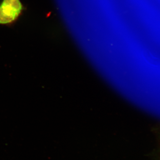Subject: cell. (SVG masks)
<instances>
[{"label":"cell","instance_id":"obj_1","mask_svg":"<svg viewBox=\"0 0 160 160\" xmlns=\"http://www.w3.org/2000/svg\"><path fill=\"white\" fill-rule=\"evenodd\" d=\"M24 9L20 0H2L0 3V25L12 24L18 18Z\"/></svg>","mask_w":160,"mask_h":160}]
</instances>
